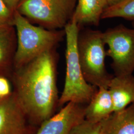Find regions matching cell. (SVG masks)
Listing matches in <instances>:
<instances>
[{
  "label": "cell",
  "instance_id": "5b68a950",
  "mask_svg": "<svg viewBox=\"0 0 134 134\" xmlns=\"http://www.w3.org/2000/svg\"><path fill=\"white\" fill-rule=\"evenodd\" d=\"M77 0H20L16 10L33 24L64 29L71 20Z\"/></svg>",
  "mask_w": 134,
  "mask_h": 134
},
{
  "label": "cell",
  "instance_id": "30bf717a",
  "mask_svg": "<svg viewBox=\"0 0 134 134\" xmlns=\"http://www.w3.org/2000/svg\"><path fill=\"white\" fill-rule=\"evenodd\" d=\"M16 44L14 26L0 27V76L9 80L14 69Z\"/></svg>",
  "mask_w": 134,
  "mask_h": 134
},
{
  "label": "cell",
  "instance_id": "2e32d148",
  "mask_svg": "<svg viewBox=\"0 0 134 134\" xmlns=\"http://www.w3.org/2000/svg\"><path fill=\"white\" fill-rule=\"evenodd\" d=\"M14 11L10 10L3 0H0V27L13 25Z\"/></svg>",
  "mask_w": 134,
  "mask_h": 134
},
{
  "label": "cell",
  "instance_id": "9a60e30c",
  "mask_svg": "<svg viewBox=\"0 0 134 134\" xmlns=\"http://www.w3.org/2000/svg\"><path fill=\"white\" fill-rule=\"evenodd\" d=\"M110 118V116L96 123L85 119L76 125L70 134H106L109 127Z\"/></svg>",
  "mask_w": 134,
  "mask_h": 134
},
{
  "label": "cell",
  "instance_id": "52a82bcc",
  "mask_svg": "<svg viewBox=\"0 0 134 134\" xmlns=\"http://www.w3.org/2000/svg\"><path fill=\"white\" fill-rule=\"evenodd\" d=\"M38 128L29 120L13 91L0 98V134H35Z\"/></svg>",
  "mask_w": 134,
  "mask_h": 134
},
{
  "label": "cell",
  "instance_id": "ffe728a7",
  "mask_svg": "<svg viewBox=\"0 0 134 134\" xmlns=\"http://www.w3.org/2000/svg\"><path fill=\"white\" fill-rule=\"evenodd\" d=\"M132 26H133V29H134V20L132 21Z\"/></svg>",
  "mask_w": 134,
  "mask_h": 134
},
{
  "label": "cell",
  "instance_id": "5bb4252c",
  "mask_svg": "<svg viewBox=\"0 0 134 134\" xmlns=\"http://www.w3.org/2000/svg\"><path fill=\"white\" fill-rule=\"evenodd\" d=\"M115 18L134 20V0H123L118 4L108 7L102 15L101 19Z\"/></svg>",
  "mask_w": 134,
  "mask_h": 134
},
{
  "label": "cell",
  "instance_id": "e0dca14e",
  "mask_svg": "<svg viewBox=\"0 0 134 134\" xmlns=\"http://www.w3.org/2000/svg\"><path fill=\"white\" fill-rule=\"evenodd\" d=\"M12 92L10 80L6 77L0 76V98L9 96Z\"/></svg>",
  "mask_w": 134,
  "mask_h": 134
},
{
  "label": "cell",
  "instance_id": "9c48e42d",
  "mask_svg": "<svg viewBox=\"0 0 134 134\" xmlns=\"http://www.w3.org/2000/svg\"><path fill=\"white\" fill-rule=\"evenodd\" d=\"M108 90L114 108L118 112L134 103V76L133 74L114 76L112 78Z\"/></svg>",
  "mask_w": 134,
  "mask_h": 134
},
{
  "label": "cell",
  "instance_id": "d6986e66",
  "mask_svg": "<svg viewBox=\"0 0 134 134\" xmlns=\"http://www.w3.org/2000/svg\"><path fill=\"white\" fill-rule=\"evenodd\" d=\"M123 1V0H107L108 5H109V7L116 5L117 4H118Z\"/></svg>",
  "mask_w": 134,
  "mask_h": 134
},
{
  "label": "cell",
  "instance_id": "3957f363",
  "mask_svg": "<svg viewBox=\"0 0 134 134\" xmlns=\"http://www.w3.org/2000/svg\"><path fill=\"white\" fill-rule=\"evenodd\" d=\"M64 29L66 39V72L58 106L61 108L69 102L86 106L98 87L87 82L81 71L77 51V39L81 29L75 21L71 20Z\"/></svg>",
  "mask_w": 134,
  "mask_h": 134
},
{
  "label": "cell",
  "instance_id": "277c9868",
  "mask_svg": "<svg viewBox=\"0 0 134 134\" xmlns=\"http://www.w3.org/2000/svg\"><path fill=\"white\" fill-rule=\"evenodd\" d=\"M105 45L101 31L80 30L77 51L83 75L87 82L92 85L108 88L113 76L106 68Z\"/></svg>",
  "mask_w": 134,
  "mask_h": 134
},
{
  "label": "cell",
  "instance_id": "6da1fadb",
  "mask_svg": "<svg viewBox=\"0 0 134 134\" xmlns=\"http://www.w3.org/2000/svg\"><path fill=\"white\" fill-rule=\"evenodd\" d=\"M58 54L55 49L14 68L10 80L29 120L39 127L58 108Z\"/></svg>",
  "mask_w": 134,
  "mask_h": 134
},
{
  "label": "cell",
  "instance_id": "8fae6325",
  "mask_svg": "<svg viewBox=\"0 0 134 134\" xmlns=\"http://www.w3.org/2000/svg\"><path fill=\"white\" fill-rule=\"evenodd\" d=\"M109 7L107 0H77L71 20L81 29L86 25L98 26L102 15Z\"/></svg>",
  "mask_w": 134,
  "mask_h": 134
},
{
  "label": "cell",
  "instance_id": "7c38bea8",
  "mask_svg": "<svg viewBox=\"0 0 134 134\" xmlns=\"http://www.w3.org/2000/svg\"><path fill=\"white\" fill-rule=\"evenodd\" d=\"M113 113V102L108 88L98 87L86 106L85 119L91 122H99L105 120Z\"/></svg>",
  "mask_w": 134,
  "mask_h": 134
},
{
  "label": "cell",
  "instance_id": "8992f818",
  "mask_svg": "<svg viewBox=\"0 0 134 134\" xmlns=\"http://www.w3.org/2000/svg\"><path fill=\"white\" fill-rule=\"evenodd\" d=\"M102 37L108 49L106 56L111 58V67L114 76L133 74L134 71V29L122 24L102 32Z\"/></svg>",
  "mask_w": 134,
  "mask_h": 134
},
{
  "label": "cell",
  "instance_id": "7a4b0ae2",
  "mask_svg": "<svg viewBox=\"0 0 134 134\" xmlns=\"http://www.w3.org/2000/svg\"><path fill=\"white\" fill-rule=\"evenodd\" d=\"M13 25L17 42L14 68L21 67L43 53L55 49L65 37L64 29L51 30L36 26L17 10L14 12Z\"/></svg>",
  "mask_w": 134,
  "mask_h": 134
},
{
  "label": "cell",
  "instance_id": "4fadbf2b",
  "mask_svg": "<svg viewBox=\"0 0 134 134\" xmlns=\"http://www.w3.org/2000/svg\"><path fill=\"white\" fill-rule=\"evenodd\" d=\"M106 134H134V103L111 114Z\"/></svg>",
  "mask_w": 134,
  "mask_h": 134
},
{
  "label": "cell",
  "instance_id": "ba28073f",
  "mask_svg": "<svg viewBox=\"0 0 134 134\" xmlns=\"http://www.w3.org/2000/svg\"><path fill=\"white\" fill-rule=\"evenodd\" d=\"M86 106L68 103L57 113L45 121L35 134H70L76 125L85 119Z\"/></svg>",
  "mask_w": 134,
  "mask_h": 134
},
{
  "label": "cell",
  "instance_id": "ac0fdd59",
  "mask_svg": "<svg viewBox=\"0 0 134 134\" xmlns=\"http://www.w3.org/2000/svg\"><path fill=\"white\" fill-rule=\"evenodd\" d=\"M3 1L10 10L14 11L16 10L20 0H3Z\"/></svg>",
  "mask_w": 134,
  "mask_h": 134
}]
</instances>
